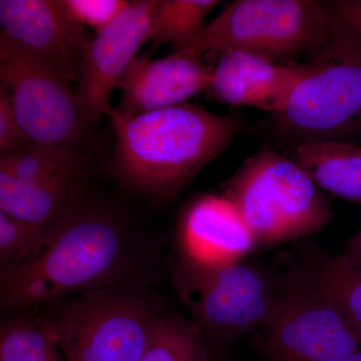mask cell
<instances>
[{
  "label": "cell",
  "instance_id": "1",
  "mask_svg": "<svg viewBox=\"0 0 361 361\" xmlns=\"http://www.w3.org/2000/svg\"><path fill=\"white\" fill-rule=\"evenodd\" d=\"M157 245L115 207L82 198L49 225L42 250L0 269L2 310L18 313L87 292L148 282Z\"/></svg>",
  "mask_w": 361,
  "mask_h": 361
},
{
  "label": "cell",
  "instance_id": "2",
  "mask_svg": "<svg viewBox=\"0 0 361 361\" xmlns=\"http://www.w3.org/2000/svg\"><path fill=\"white\" fill-rule=\"evenodd\" d=\"M116 134L111 170L137 193L169 200L239 132L237 116L180 104L134 116L109 113Z\"/></svg>",
  "mask_w": 361,
  "mask_h": 361
},
{
  "label": "cell",
  "instance_id": "3",
  "mask_svg": "<svg viewBox=\"0 0 361 361\" xmlns=\"http://www.w3.org/2000/svg\"><path fill=\"white\" fill-rule=\"evenodd\" d=\"M65 361H142L167 314L144 282H129L40 306Z\"/></svg>",
  "mask_w": 361,
  "mask_h": 361
},
{
  "label": "cell",
  "instance_id": "4",
  "mask_svg": "<svg viewBox=\"0 0 361 361\" xmlns=\"http://www.w3.org/2000/svg\"><path fill=\"white\" fill-rule=\"evenodd\" d=\"M257 248L294 241L324 229L331 204L302 169L274 149H262L225 183Z\"/></svg>",
  "mask_w": 361,
  "mask_h": 361
},
{
  "label": "cell",
  "instance_id": "5",
  "mask_svg": "<svg viewBox=\"0 0 361 361\" xmlns=\"http://www.w3.org/2000/svg\"><path fill=\"white\" fill-rule=\"evenodd\" d=\"M334 30L327 2L238 0L176 52L203 59L241 51L277 63L322 49Z\"/></svg>",
  "mask_w": 361,
  "mask_h": 361
},
{
  "label": "cell",
  "instance_id": "6",
  "mask_svg": "<svg viewBox=\"0 0 361 361\" xmlns=\"http://www.w3.org/2000/svg\"><path fill=\"white\" fill-rule=\"evenodd\" d=\"M175 280L203 343L219 348L265 324L280 284L262 265L246 260L209 269L179 262Z\"/></svg>",
  "mask_w": 361,
  "mask_h": 361
},
{
  "label": "cell",
  "instance_id": "7",
  "mask_svg": "<svg viewBox=\"0 0 361 361\" xmlns=\"http://www.w3.org/2000/svg\"><path fill=\"white\" fill-rule=\"evenodd\" d=\"M325 47L277 115L278 125L303 142L361 130V49L336 23Z\"/></svg>",
  "mask_w": 361,
  "mask_h": 361
},
{
  "label": "cell",
  "instance_id": "8",
  "mask_svg": "<svg viewBox=\"0 0 361 361\" xmlns=\"http://www.w3.org/2000/svg\"><path fill=\"white\" fill-rule=\"evenodd\" d=\"M0 80L32 142L77 149L90 137L71 82L1 32Z\"/></svg>",
  "mask_w": 361,
  "mask_h": 361
},
{
  "label": "cell",
  "instance_id": "9",
  "mask_svg": "<svg viewBox=\"0 0 361 361\" xmlns=\"http://www.w3.org/2000/svg\"><path fill=\"white\" fill-rule=\"evenodd\" d=\"M262 327L273 361H339L361 348L360 334L341 308L287 273Z\"/></svg>",
  "mask_w": 361,
  "mask_h": 361
},
{
  "label": "cell",
  "instance_id": "10",
  "mask_svg": "<svg viewBox=\"0 0 361 361\" xmlns=\"http://www.w3.org/2000/svg\"><path fill=\"white\" fill-rule=\"evenodd\" d=\"M160 0H137L97 32L82 59L77 87L73 90L78 106L90 126L113 110L111 96L126 71L137 58Z\"/></svg>",
  "mask_w": 361,
  "mask_h": 361
},
{
  "label": "cell",
  "instance_id": "11",
  "mask_svg": "<svg viewBox=\"0 0 361 361\" xmlns=\"http://www.w3.org/2000/svg\"><path fill=\"white\" fill-rule=\"evenodd\" d=\"M1 33L70 82H77L92 37L63 0H1Z\"/></svg>",
  "mask_w": 361,
  "mask_h": 361
},
{
  "label": "cell",
  "instance_id": "12",
  "mask_svg": "<svg viewBox=\"0 0 361 361\" xmlns=\"http://www.w3.org/2000/svg\"><path fill=\"white\" fill-rule=\"evenodd\" d=\"M178 246L179 262L205 269L242 262L257 249L245 220L225 195H204L187 207Z\"/></svg>",
  "mask_w": 361,
  "mask_h": 361
},
{
  "label": "cell",
  "instance_id": "13",
  "mask_svg": "<svg viewBox=\"0 0 361 361\" xmlns=\"http://www.w3.org/2000/svg\"><path fill=\"white\" fill-rule=\"evenodd\" d=\"M213 78V66L197 56L176 52L151 59L144 54L133 61L116 85L123 94L116 111L134 116L185 104L195 94L210 90Z\"/></svg>",
  "mask_w": 361,
  "mask_h": 361
},
{
  "label": "cell",
  "instance_id": "14",
  "mask_svg": "<svg viewBox=\"0 0 361 361\" xmlns=\"http://www.w3.org/2000/svg\"><path fill=\"white\" fill-rule=\"evenodd\" d=\"M214 68L210 90L223 103L281 113L297 85L314 70L315 61L302 66L278 65L269 59L232 51Z\"/></svg>",
  "mask_w": 361,
  "mask_h": 361
},
{
  "label": "cell",
  "instance_id": "15",
  "mask_svg": "<svg viewBox=\"0 0 361 361\" xmlns=\"http://www.w3.org/2000/svg\"><path fill=\"white\" fill-rule=\"evenodd\" d=\"M290 158L316 186L361 207V146L337 140L302 142Z\"/></svg>",
  "mask_w": 361,
  "mask_h": 361
},
{
  "label": "cell",
  "instance_id": "16",
  "mask_svg": "<svg viewBox=\"0 0 361 361\" xmlns=\"http://www.w3.org/2000/svg\"><path fill=\"white\" fill-rule=\"evenodd\" d=\"M84 176L47 183H23L0 172V211L49 226L84 198Z\"/></svg>",
  "mask_w": 361,
  "mask_h": 361
},
{
  "label": "cell",
  "instance_id": "17",
  "mask_svg": "<svg viewBox=\"0 0 361 361\" xmlns=\"http://www.w3.org/2000/svg\"><path fill=\"white\" fill-rule=\"evenodd\" d=\"M287 274L336 304L361 336V268L343 255L310 252Z\"/></svg>",
  "mask_w": 361,
  "mask_h": 361
},
{
  "label": "cell",
  "instance_id": "18",
  "mask_svg": "<svg viewBox=\"0 0 361 361\" xmlns=\"http://www.w3.org/2000/svg\"><path fill=\"white\" fill-rule=\"evenodd\" d=\"M0 172L23 183H47L84 176L77 149L35 142L0 157Z\"/></svg>",
  "mask_w": 361,
  "mask_h": 361
},
{
  "label": "cell",
  "instance_id": "19",
  "mask_svg": "<svg viewBox=\"0 0 361 361\" xmlns=\"http://www.w3.org/2000/svg\"><path fill=\"white\" fill-rule=\"evenodd\" d=\"M0 361H65L58 339L37 313L20 311L0 327Z\"/></svg>",
  "mask_w": 361,
  "mask_h": 361
},
{
  "label": "cell",
  "instance_id": "20",
  "mask_svg": "<svg viewBox=\"0 0 361 361\" xmlns=\"http://www.w3.org/2000/svg\"><path fill=\"white\" fill-rule=\"evenodd\" d=\"M216 0H160L149 40L155 44H174L175 51L194 39L205 26Z\"/></svg>",
  "mask_w": 361,
  "mask_h": 361
},
{
  "label": "cell",
  "instance_id": "21",
  "mask_svg": "<svg viewBox=\"0 0 361 361\" xmlns=\"http://www.w3.org/2000/svg\"><path fill=\"white\" fill-rule=\"evenodd\" d=\"M203 341L193 320L166 314L157 323L142 361H200Z\"/></svg>",
  "mask_w": 361,
  "mask_h": 361
},
{
  "label": "cell",
  "instance_id": "22",
  "mask_svg": "<svg viewBox=\"0 0 361 361\" xmlns=\"http://www.w3.org/2000/svg\"><path fill=\"white\" fill-rule=\"evenodd\" d=\"M49 228L0 211V269L16 267L35 257L47 243Z\"/></svg>",
  "mask_w": 361,
  "mask_h": 361
},
{
  "label": "cell",
  "instance_id": "23",
  "mask_svg": "<svg viewBox=\"0 0 361 361\" xmlns=\"http://www.w3.org/2000/svg\"><path fill=\"white\" fill-rule=\"evenodd\" d=\"M68 13L80 25L92 26L97 32L110 25L130 6L127 0H63Z\"/></svg>",
  "mask_w": 361,
  "mask_h": 361
},
{
  "label": "cell",
  "instance_id": "24",
  "mask_svg": "<svg viewBox=\"0 0 361 361\" xmlns=\"http://www.w3.org/2000/svg\"><path fill=\"white\" fill-rule=\"evenodd\" d=\"M33 144L23 132L14 111L11 94L0 85V153H16Z\"/></svg>",
  "mask_w": 361,
  "mask_h": 361
},
{
  "label": "cell",
  "instance_id": "25",
  "mask_svg": "<svg viewBox=\"0 0 361 361\" xmlns=\"http://www.w3.org/2000/svg\"><path fill=\"white\" fill-rule=\"evenodd\" d=\"M327 4L337 27L361 49V0H338Z\"/></svg>",
  "mask_w": 361,
  "mask_h": 361
},
{
  "label": "cell",
  "instance_id": "26",
  "mask_svg": "<svg viewBox=\"0 0 361 361\" xmlns=\"http://www.w3.org/2000/svg\"><path fill=\"white\" fill-rule=\"evenodd\" d=\"M351 264L361 268V229L350 239L346 246V250L342 254Z\"/></svg>",
  "mask_w": 361,
  "mask_h": 361
},
{
  "label": "cell",
  "instance_id": "27",
  "mask_svg": "<svg viewBox=\"0 0 361 361\" xmlns=\"http://www.w3.org/2000/svg\"><path fill=\"white\" fill-rule=\"evenodd\" d=\"M339 361H361V348H358L355 353H351L348 357Z\"/></svg>",
  "mask_w": 361,
  "mask_h": 361
},
{
  "label": "cell",
  "instance_id": "28",
  "mask_svg": "<svg viewBox=\"0 0 361 361\" xmlns=\"http://www.w3.org/2000/svg\"><path fill=\"white\" fill-rule=\"evenodd\" d=\"M200 361H214L212 355H211L209 348H207L205 344L203 343V351H202V356Z\"/></svg>",
  "mask_w": 361,
  "mask_h": 361
},
{
  "label": "cell",
  "instance_id": "29",
  "mask_svg": "<svg viewBox=\"0 0 361 361\" xmlns=\"http://www.w3.org/2000/svg\"><path fill=\"white\" fill-rule=\"evenodd\" d=\"M360 146H361V145H360Z\"/></svg>",
  "mask_w": 361,
  "mask_h": 361
}]
</instances>
